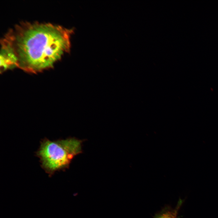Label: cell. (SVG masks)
<instances>
[{"mask_svg":"<svg viewBox=\"0 0 218 218\" xmlns=\"http://www.w3.org/2000/svg\"><path fill=\"white\" fill-rule=\"evenodd\" d=\"M72 31L50 23H21L1 41V63L31 72L51 67L70 51Z\"/></svg>","mask_w":218,"mask_h":218,"instance_id":"1","label":"cell"},{"mask_svg":"<svg viewBox=\"0 0 218 218\" xmlns=\"http://www.w3.org/2000/svg\"><path fill=\"white\" fill-rule=\"evenodd\" d=\"M81 150V142L71 138L52 141L47 139L42 140L37 155L41 167L50 174L63 169Z\"/></svg>","mask_w":218,"mask_h":218,"instance_id":"2","label":"cell"},{"mask_svg":"<svg viewBox=\"0 0 218 218\" xmlns=\"http://www.w3.org/2000/svg\"><path fill=\"white\" fill-rule=\"evenodd\" d=\"M182 203V201H180L175 209L165 211L157 216L155 218H176L178 210Z\"/></svg>","mask_w":218,"mask_h":218,"instance_id":"3","label":"cell"}]
</instances>
